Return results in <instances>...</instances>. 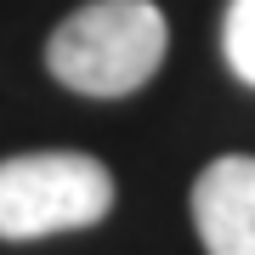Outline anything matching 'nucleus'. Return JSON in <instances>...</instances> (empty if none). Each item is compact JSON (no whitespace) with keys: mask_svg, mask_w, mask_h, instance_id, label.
<instances>
[{"mask_svg":"<svg viewBox=\"0 0 255 255\" xmlns=\"http://www.w3.org/2000/svg\"><path fill=\"white\" fill-rule=\"evenodd\" d=\"M164 11L153 0H91L46 40V68L80 97H130L164 63Z\"/></svg>","mask_w":255,"mask_h":255,"instance_id":"obj_1","label":"nucleus"},{"mask_svg":"<svg viewBox=\"0 0 255 255\" xmlns=\"http://www.w3.org/2000/svg\"><path fill=\"white\" fill-rule=\"evenodd\" d=\"M114 210V170L97 153H11L0 159V238H57L97 227Z\"/></svg>","mask_w":255,"mask_h":255,"instance_id":"obj_2","label":"nucleus"},{"mask_svg":"<svg viewBox=\"0 0 255 255\" xmlns=\"http://www.w3.org/2000/svg\"><path fill=\"white\" fill-rule=\"evenodd\" d=\"M193 233L204 255H255V153H221L199 170Z\"/></svg>","mask_w":255,"mask_h":255,"instance_id":"obj_3","label":"nucleus"},{"mask_svg":"<svg viewBox=\"0 0 255 255\" xmlns=\"http://www.w3.org/2000/svg\"><path fill=\"white\" fill-rule=\"evenodd\" d=\"M221 51L227 68L244 85H255V0H227V17H221Z\"/></svg>","mask_w":255,"mask_h":255,"instance_id":"obj_4","label":"nucleus"}]
</instances>
